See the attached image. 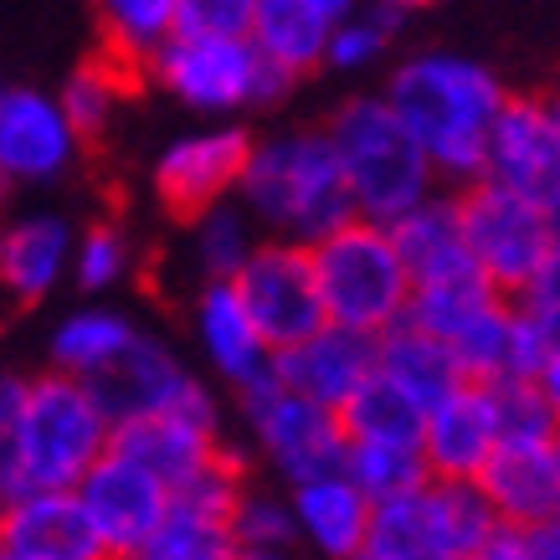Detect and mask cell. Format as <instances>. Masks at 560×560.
Instances as JSON below:
<instances>
[{
  "mask_svg": "<svg viewBox=\"0 0 560 560\" xmlns=\"http://www.w3.org/2000/svg\"><path fill=\"white\" fill-rule=\"evenodd\" d=\"M375 11H386V16H411V11H432L442 0H371Z\"/></svg>",
  "mask_w": 560,
  "mask_h": 560,
  "instance_id": "bcb514c9",
  "label": "cell"
},
{
  "mask_svg": "<svg viewBox=\"0 0 560 560\" xmlns=\"http://www.w3.org/2000/svg\"><path fill=\"white\" fill-rule=\"evenodd\" d=\"M247 150L253 135L242 124H201L175 135L165 150L154 154V196L175 217H196L217 201H237L242 171H247Z\"/></svg>",
  "mask_w": 560,
  "mask_h": 560,
  "instance_id": "8fae6325",
  "label": "cell"
},
{
  "mask_svg": "<svg viewBox=\"0 0 560 560\" xmlns=\"http://www.w3.org/2000/svg\"><path fill=\"white\" fill-rule=\"evenodd\" d=\"M0 190H5V186H0Z\"/></svg>",
  "mask_w": 560,
  "mask_h": 560,
  "instance_id": "f5cc1de1",
  "label": "cell"
},
{
  "mask_svg": "<svg viewBox=\"0 0 560 560\" xmlns=\"http://www.w3.org/2000/svg\"><path fill=\"white\" fill-rule=\"evenodd\" d=\"M190 340L201 350L206 371L221 386L247 390L272 375V345L262 340V329L253 324L247 304L237 299L232 283H206L190 299Z\"/></svg>",
  "mask_w": 560,
  "mask_h": 560,
  "instance_id": "ac0fdd59",
  "label": "cell"
},
{
  "mask_svg": "<svg viewBox=\"0 0 560 560\" xmlns=\"http://www.w3.org/2000/svg\"><path fill=\"white\" fill-rule=\"evenodd\" d=\"M257 0H175V32L180 36H247Z\"/></svg>",
  "mask_w": 560,
  "mask_h": 560,
  "instance_id": "ab89813d",
  "label": "cell"
},
{
  "mask_svg": "<svg viewBox=\"0 0 560 560\" xmlns=\"http://www.w3.org/2000/svg\"><path fill=\"white\" fill-rule=\"evenodd\" d=\"M550 458H556V483H560V432H556V442H550Z\"/></svg>",
  "mask_w": 560,
  "mask_h": 560,
  "instance_id": "f907efd6",
  "label": "cell"
},
{
  "mask_svg": "<svg viewBox=\"0 0 560 560\" xmlns=\"http://www.w3.org/2000/svg\"><path fill=\"white\" fill-rule=\"evenodd\" d=\"M499 520L474 483H432L371 510L355 560H478L499 535Z\"/></svg>",
  "mask_w": 560,
  "mask_h": 560,
  "instance_id": "52a82bcc",
  "label": "cell"
},
{
  "mask_svg": "<svg viewBox=\"0 0 560 560\" xmlns=\"http://www.w3.org/2000/svg\"><path fill=\"white\" fill-rule=\"evenodd\" d=\"M499 304H504V293H493L478 272H463V278H442V283L411 289V304H407V319L401 324L432 335V340L447 345V355H453V345H458L474 324L489 319Z\"/></svg>",
  "mask_w": 560,
  "mask_h": 560,
  "instance_id": "f1b7e54d",
  "label": "cell"
},
{
  "mask_svg": "<svg viewBox=\"0 0 560 560\" xmlns=\"http://www.w3.org/2000/svg\"><path fill=\"white\" fill-rule=\"evenodd\" d=\"M103 26V57L124 72H144L175 36V0H93Z\"/></svg>",
  "mask_w": 560,
  "mask_h": 560,
  "instance_id": "f546056e",
  "label": "cell"
},
{
  "mask_svg": "<svg viewBox=\"0 0 560 560\" xmlns=\"http://www.w3.org/2000/svg\"><path fill=\"white\" fill-rule=\"evenodd\" d=\"M232 289L247 304L253 324L262 329V340L272 345V355L304 345L308 335H319L329 324L324 319L319 283H314V257L299 242L262 237L257 253L247 257V268L232 278Z\"/></svg>",
  "mask_w": 560,
  "mask_h": 560,
  "instance_id": "30bf717a",
  "label": "cell"
},
{
  "mask_svg": "<svg viewBox=\"0 0 560 560\" xmlns=\"http://www.w3.org/2000/svg\"><path fill=\"white\" fill-rule=\"evenodd\" d=\"M499 453V417L493 390L478 381H463L422 417V463L432 483H478Z\"/></svg>",
  "mask_w": 560,
  "mask_h": 560,
  "instance_id": "2e32d148",
  "label": "cell"
},
{
  "mask_svg": "<svg viewBox=\"0 0 560 560\" xmlns=\"http://www.w3.org/2000/svg\"><path fill=\"white\" fill-rule=\"evenodd\" d=\"M371 375H375V340L355 335V329H335V324H324L319 335H308L304 345L272 355V381H283L289 390L308 396L314 407L335 411V417L350 407V396Z\"/></svg>",
  "mask_w": 560,
  "mask_h": 560,
  "instance_id": "d6986e66",
  "label": "cell"
},
{
  "mask_svg": "<svg viewBox=\"0 0 560 560\" xmlns=\"http://www.w3.org/2000/svg\"><path fill=\"white\" fill-rule=\"evenodd\" d=\"M232 556H237V545H232V529H226L221 514L171 504V520L124 560H232Z\"/></svg>",
  "mask_w": 560,
  "mask_h": 560,
  "instance_id": "836d02e7",
  "label": "cell"
},
{
  "mask_svg": "<svg viewBox=\"0 0 560 560\" xmlns=\"http://www.w3.org/2000/svg\"><path fill=\"white\" fill-rule=\"evenodd\" d=\"M72 237L78 226L57 211H21L0 221V299L11 304H42L68 283Z\"/></svg>",
  "mask_w": 560,
  "mask_h": 560,
  "instance_id": "ffe728a7",
  "label": "cell"
},
{
  "mask_svg": "<svg viewBox=\"0 0 560 560\" xmlns=\"http://www.w3.org/2000/svg\"><path fill=\"white\" fill-rule=\"evenodd\" d=\"M525 545H529V560H560V514H550L545 525L525 529Z\"/></svg>",
  "mask_w": 560,
  "mask_h": 560,
  "instance_id": "b9f144b4",
  "label": "cell"
},
{
  "mask_svg": "<svg viewBox=\"0 0 560 560\" xmlns=\"http://www.w3.org/2000/svg\"><path fill=\"white\" fill-rule=\"evenodd\" d=\"M422 417L427 411L401 396V390L371 375L365 386L350 396V407L340 411L345 442H401V447H422Z\"/></svg>",
  "mask_w": 560,
  "mask_h": 560,
  "instance_id": "1f68e13d",
  "label": "cell"
},
{
  "mask_svg": "<svg viewBox=\"0 0 560 560\" xmlns=\"http://www.w3.org/2000/svg\"><path fill=\"white\" fill-rule=\"evenodd\" d=\"M510 304H514V314L535 329V340H540L545 350H560V257H550Z\"/></svg>",
  "mask_w": 560,
  "mask_h": 560,
  "instance_id": "f35d334b",
  "label": "cell"
},
{
  "mask_svg": "<svg viewBox=\"0 0 560 560\" xmlns=\"http://www.w3.org/2000/svg\"><path fill=\"white\" fill-rule=\"evenodd\" d=\"M139 335H144V324H139L129 308L83 304V308H72V314H62V319L51 324L47 371L72 375V381L93 386V381H103V375L135 350Z\"/></svg>",
  "mask_w": 560,
  "mask_h": 560,
  "instance_id": "cb8c5ba5",
  "label": "cell"
},
{
  "mask_svg": "<svg viewBox=\"0 0 560 560\" xmlns=\"http://www.w3.org/2000/svg\"><path fill=\"white\" fill-rule=\"evenodd\" d=\"M237 201L262 237L299 242V247H314L329 232H340L345 221H355L340 160L324 129H272L253 139Z\"/></svg>",
  "mask_w": 560,
  "mask_h": 560,
  "instance_id": "3957f363",
  "label": "cell"
},
{
  "mask_svg": "<svg viewBox=\"0 0 560 560\" xmlns=\"http://www.w3.org/2000/svg\"><path fill=\"white\" fill-rule=\"evenodd\" d=\"M308 5H314L324 21H335V26H340L345 16H355L360 5H371V0H308Z\"/></svg>",
  "mask_w": 560,
  "mask_h": 560,
  "instance_id": "f6af8a7d",
  "label": "cell"
},
{
  "mask_svg": "<svg viewBox=\"0 0 560 560\" xmlns=\"http://www.w3.org/2000/svg\"><path fill=\"white\" fill-rule=\"evenodd\" d=\"M0 560H16V556H5V550H0Z\"/></svg>",
  "mask_w": 560,
  "mask_h": 560,
  "instance_id": "816d5d0a",
  "label": "cell"
},
{
  "mask_svg": "<svg viewBox=\"0 0 560 560\" xmlns=\"http://www.w3.org/2000/svg\"><path fill=\"white\" fill-rule=\"evenodd\" d=\"M478 560H529V545L520 529H499V535L478 550Z\"/></svg>",
  "mask_w": 560,
  "mask_h": 560,
  "instance_id": "ee69618b",
  "label": "cell"
},
{
  "mask_svg": "<svg viewBox=\"0 0 560 560\" xmlns=\"http://www.w3.org/2000/svg\"><path fill=\"white\" fill-rule=\"evenodd\" d=\"M150 83L186 114H201L206 124H237V114L272 108L289 98V78L262 62L247 36H180L175 32L154 51Z\"/></svg>",
  "mask_w": 560,
  "mask_h": 560,
  "instance_id": "8992f818",
  "label": "cell"
},
{
  "mask_svg": "<svg viewBox=\"0 0 560 560\" xmlns=\"http://www.w3.org/2000/svg\"><path fill=\"white\" fill-rule=\"evenodd\" d=\"M124 93H129V72L119 62H108V57H93V62H78L68 72V83L57 88V108L72 124V135L93 144L119 124Z\"/></svg>",
  "mask_w": 560,
  "mask_h": 560,
  "instance_id": "4dcf8cb0",
  "label": "cell"
},
{
  "mask_svg": "<svg viewBox=\"0 0 560 560\" xmlns=\"http://www.w3.org/2000/svg\"><path fill=\"white\" fill-rule=\"evenodd\" d=\"M545 108H550V124H556V135H560V93H550V98H545Z\"/></svg>",
  "mask_w": 560,
  "mask_h": 560,
  "instance_id": "681fc988",
  "label": "cell"
},
{
  "mask_svg": "<svg viewBox=\"0 0 560 560\" xmlns=\"http://www.w3.org/2000/svg\"><path fill=\"white\" fill-rule=\"evenodd\" d=\"M0 550L16 560H108L78 493H21L0 504Z\"/></svg>",
  "mask_w": 560,
  "mask_h": 560,
  "instance_id": "44dd1931",
  "label": "cell"
},
{
  "mask_svg": "<svg viewBox=\"0 0 560 560\" xmlns=\"http://www.w3.org/2000/svg\"><path fill=\"white\" fill-rule=\"evenodd\" d=\"M114 453L135 458L144 474H154L171 499L201 474H211L221 458H232V447L221 438V401L206 396L196 407L180 411H154V417H135V422L114 427Z\"/></svg>",
  "mask_w": 560,
  "mask_h": 560,
  "instance_id": "7c38bea8",
  "label": "cell"
},
{
  "mask_svg": "<svg viewBox=\"0 0 560 560\" xmlns=\"http://www.w3.org/2000/svg\"><path fill=\"white\" fill-rule=\"evenodd\" d=\"M226 529H232L237 550H299L289 493L268 489V483H247L237 493V504L226 514Z\"/></svg>",
  "mask_w": 560,
  "mask_h": 560,
  "instance_id": "d590c367",
  "label": "cell"
},
{
  "mask_svg": "<svg viewBox=\"0 0 560 560\" xmlns=\"http://www.w3.org/2000/svg\"><path fill=\"white\" fill-rule=\"evenodd\" d=\"M232 560H299V550H237Z\"/></svg>",
  "mask_w": 560,
  "mask_h": 560,
  "instance_id": "c3c4849f",
  "label": "cell"
},
{
  "mask_svg": "<svg viewBox=\"0 0 560 560\" xmlns=\"http://www.w3.org/2000/svg\"><path fill=\"white\" fill-rule=\"evenodd\" d=\"M129 272H135V242H129L124 226H114V221H93V226H83V232L72 237L68 283H78L88 299L114 293L119 283H129Z\"/></svg>",
  "mask_w": 560,
  "mask_h": 560,
  "instance_id": "e575fe53",
  "label": "cell"
},
{
  "mask_svg": "<svg viewBox=\"0 0 560 560\" xmlns=\"http://www.w3.org/2000/svg\"><path fill=\"white\" fill-rule=\"evenodd\" d=\"M390 242H396V253L407 262L411 289L474 272L468 247H463L458 190H432L422 206H411L401 221H390Z\"/></svg>",
  "mask_w": 560,
  "mask_h": 560,
  "instance_id": "d4e9b609",
  "label": "cell"
},
{
  "mask_svg": "<svg viewBox=\"0 0 560 560\" xmlns=\"http://www.w3.org/2000/svg\"><path fill=\"white\" fill-rule=\"evenodd\" d=\"M390 36H396V16L375 11V5H360L355 16H345L335 32H329V47H324V72H371L386 62Z\"/></svg>",
  "mask_w": 560,
  "mask_h": 560,
  "instance_id": "8d00e7d4",
  "label": "cell"
},
{
  "mask_svg": "<svg viewBox=\"0 0 560 560\" xmlns=\"http://www.w3.org/2000/svg\"><path fill=\"white\" fill-rule=\"evenodd\" d=\"M483 180L499 190H514L535 206H550L560 196V135L550 124L545 98H514L510 93L489 135Z\"/></svg>",
  "mask_w": 560,
  "mask_h": 560,
  "instance_id": "9a60e30c",
  "label": "cell"
},
{
  "mask_svg": "<svg viewBox=\"0 0 560 560\" xmlns=\"http://www.w3.org/2000/svg\"><path fill=\"white\" fill-rule=\"evenodd\" d=\"M319 129L340 160L345 190H350V206L360 221L390 226L411 206H422L432 190H442L427 154L417 150V139L401 129V119L390 114V103L381 93L345 98Z\"/></svg>",
  "mask_w": 560,
  "mask_h": 560,
  "instance_id": "277c9868",
  "label": "cell"
},
{
  "mask_svg": "<svg viewBox=\"0 0 560 560\" xmlns=\"http://www.w3.org/2000/svg\"><path fill=\"white\" fill-rule=\"evenodd\" d=\"M83 139L57 108V93L0 83V186H51L78 165Z\"/></svg>",
  "mask_w": 560,
  "mask_h": 560,
  "instance_id": "4fadbf2b",
  "label": "cell"
},
{
  "mask_svg": "<svg viewBox=\"0 0 560 560\" xmlns=\"http://www.w3.org/2000/svg\"><path fill=\"white\" fill-rule=\"evenodd\" d=\"M114 422L93 386L72 375H26L16 432L0 453V504L21 493H72L83 474L108 453Z\"/></svg>",
  "mask_w": 560,
  "mask_h": 560,
  "instance_id": "7a4b0ae2",
  "label": "cell"
},
{
  "mask_svg": "<svg viewBox=\"0 0 560 560\" xmlns=\"http://www.w3.org/2000/svg\"><path fill=\"white\" fill-rule=\"evenodd\" d=\"M381 98L390 103L401 129L417 139L438 186L463 190L483 180L489 135L510 103V88L499 83L493 68L463 57V51H417L390 68Z\"/></svg>",
  "mask_w": 560,
  "mask_h": 560,
  "instance_id": "6da1fadb",
  "label": "cell"
},
{
  "mask_svg": "<svg viewBox=\"0 0 560 560\" xmlns=\"http://www.w3.org/2000/svg\"><path fill=\"white\" fill-rule=\"evenodd\" d=\"M483 493V504L504 529H535L550 514H560V483H556V458L550 442H499V453L474 483Z\"/></svg>",
  "mask_w": 560,
  "mask_h": 560,
  "instance_id": "7402d4cb",
  "label": "cell"
},
{
  "mask_svg": "<svg viewBox=\"0 0 560 560\" xmlns=\"http://www.w3.org/2000/svg\"><path fill=\"white\" fill-rule=\"evenodd\" d=\"M493 390V417H499V442H556V417L540 401L535 381H510Z\"/></svg>",
  "mask_w": 560,
  "mask_h": 560,
  "instance_id": "74e56055",
  "label": "cell"
},
{
  "mask_svg": "<svg viewBox=\"0 0 560 560\" xmlns=\"http://www.w3.org/2000/svg\"><path fill=\"white\" fill-rule=\"evenodd\" d=\"M314 257V283L324 299V319L335 329H355L381 340L386 329L407 319L411 278L407 262L390 242V226L375 221H345L340 232L308 247Z\"/></svg>",
  "mask_w": 560,
  "mask_h": 560,
  "instance_id": "5b68a950",
  "label": "cell"
},
{
  "mask_svg": "<svg viewBox=\"0 0 560 560\" xmlns=\"http://www.w3.org/2000/svg\"><path fill=\"white\" fill-rule=\"evenodd\" d=\"M340 474L371 504H386V499H401V493L422 489L427 463H422V447H401V442H345Z\"/></svg>",
  "mask_w": 560,
  "mask_h": 560,
  "instance_id": "d6a6232c",
  "label": "cell"
},
{
  "mask_svg": "<svg viewBox=\"0 0 560 560\" xmlns=\"http://www.w3.org/2000/svg\"><path fill=\"white\" fill-rule=\"evenodd\" d=\"M257 221L242 211V201H217L196 211L186 226V257H190V272L206 283H232L242 268H247V257L257 253Z\"/></svg>",
  "mask_w": 560,
  "mask_h": 560,
  "instance_id": "83f0119b",
  "label": "cell"
},
{
  "mask_svg": "<svg viewBox=\"0 0 560 560\" xmlns=\"http://www.w3.org/2000/svg\"><path fill=\"white\" fill-rule=\"evenodd\" d=\"M93 396L103 401L108 422L119 427V422H135V417H154V411L196 407V401L211 396V386H206L201 375L190 371L160 335L144 329L135 350L103 375V381H93Z\"/></svg>",
  "mask_w": 560,
  "mask_h": 560,
  "instance_id": "e0dca14e",
  "label": "cell"
},
{
  "mask_svg": "<svg viewBox=\"0 0 560 560\" xmlns=\"http://www.w3.org/2000/svg\"><path fill=\"white\" fill-rule=\"evenodd\" d=\"M289 510H293V540L304 545L308 556L319 560H355V550L365 545L371 529V499L350 483L345 474H319L293 483Z\"/></svg>",
  "mask_w": 560,
  "mask_h": 560,
  "instance_id": "603a6c76",
  "label": "cell"
},
{
  "mask_svg": "<svg viewBox=\"0 0 560 560\" xmlns=\"http://www.w3.org/2000/svg\"><path fill=\"white\" fill-rule=\"evenodd\" d=\"M545 226H550V257H560V196L545 206Z\"/></svg>",
  "mask_w": 560,
  "mask_h": 560,
  "instance_id": "7dc6e473",
  "label": "cell"
},
{
  "mask_svg": "<svg viewBox=\"0 0 560 560\" xmlns=\"http://www.w3.org/2000/svg\"><path fill=\"white\" fill-rule=\"evenodd\" d=\"M72 493H78V504H83L88 525L103 540L108 560H124L129 550H139L154 529L171 520V489L154 474H144L135 458L114 453V447L88 468Z\"/></svg>",
  "mask_w": 560,
  "mask_h": 560,
  "instance_id": "5bb4252c",
  "label": "cell"
},
{
  "mask_svg": "<svg viewBox=\"0 0 560 560\" xmlns=\"http://www.w3.org/2000/svg\"><path fill=\"white\" fill-rule=\"evenodd\" d=\"M375 375L390 381V386L411 396L417 407H438L442 396L453 386H463V371L458 360L447 355V345H438L432 335L411 329V324H396L375 340Z\"/></svg>",
  "mask_w": 560,
  "mask_h": 560,
  "instance_id": "4316f807",
  "label": "cell"
},
{
  "mask_svg": "<svg viewBox=\"0 0 560 560\" xmlns=\"http://www.w3.org/2000/svg\"><path fill=\"white\" fill-rule=\"evenodd\" d=\"M458 221H463V247L474 272L489 283L493 293H514L525 289L529 278L550 262V226H545V206L499 190L489 180L458 190Z\"/></svg>",
  "mask_w": 560,
  "mask_h": 560,
  "instance_id": "9c48e42d",
  "label": "cell"
},
{
  "mask_svg": "<svg viewBox=\"0 0 560 560\" xmlns=\"http://www.w3.org/2000/svg\"><path fill=\"white\" fill-rule=\"evenodd\" d=\"M21 401H26V375L0 371V453H5V442H11V432H16Z\"/></svg>",
  "mask_w": 560,
  "mask_h": 560,
  "instance_id": "60d3db41",
  "label": "cell"
},
{
  "mask_svg": "<svg viewBox=\"0 0 560 560\" xmlns=\"http://www.w3.org/2000/svg\"><path fill=\"white\" fill-rule=\"evenodd\" d=\"M535 390H540V401L550 407V417H556V427H560V350L545 355L540 375H535Z\"/></svg>",
  "mask_w": 560,
  "mask_h": 560,
  "instance_id": "7bdbcfd3",
  "label": "cell"
},
{
  "mask_svg": "<svg viewBox=\"0 0 560 560\" xmlns=\"http://www.w3.org/2000/svg\"><path fill=\"white\" fill-rule=\"evenodd\" d=\"M237 417L242 432L253 442V453L268 463V474L293 489L304 478L340 474L345 463V427L335 411L314 407L308 396L289 390L283 381H257L237 390Z\"/></svg>",
  "mask_w": 560,
  "mask_h": 560,
  "instance_id": "ba28073f",
  "label": "cell"
},
{
  "mask_svg": "<svg viewBox=\"0 0 560 560\" xmlns=\"http://www.w3.org/2000/svg\"><path fill=\"white\" fill-rule=\"evenodd\" d=\"M329 32L335 21H324L308 0H257V16H253V51L268 62L278 78H314L324 72V47H329Z\"/></svg>",
  "mask_w": 560,
  "mask_h": 560,
  "instance_id": "484cf974",
  "label": "cell"
}]
</instances>
